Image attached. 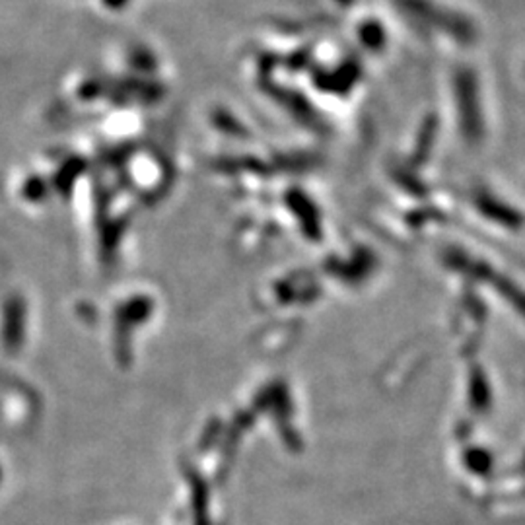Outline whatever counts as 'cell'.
Here are the masks:
<instances>
[{"label": "cell", "mask_w": 525, "mask_h": 525, "mask_svg": "<svg viewBox=\"0 0 525 525\" xmlns=\"http://www.w3.org/2000/svg\"><path fill=\"white\" fill-rule=\"evenodd\" d=\"M391 3L397 6V10L413 26L423 31L448 35L461 45H473L476 35H479L471 18L440 4L438 0H391Z\"/></svg>", "instance_id": "6da1fadb"}, {"label": "cell", "mask_w": 525, "mask_h": 525, "mask_svg": "<svg viewBox=\"0 0 525 525\" xmlns=\"http://www.w3.org/2000/svg\"><path fill=\"white\" fill-rule=\"evenodd\" d=\"M358 40L369 51H381L387 43V33L378 20H366L358 26Z\"/></svg>", "instance_id": "7a4b0ae2"}]
</instances>
